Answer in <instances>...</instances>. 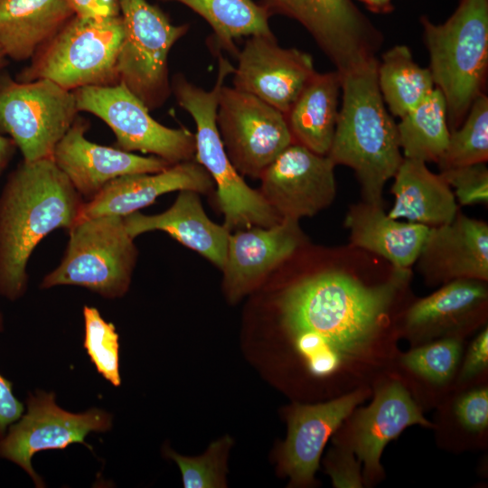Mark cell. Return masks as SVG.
Masks as SVG:
<instances>
[{
  "label": "cell",
  "instance_id": "obj_1",
  "mask_svg": "<svg viewBox=\"0 0 488 488\" xmlns=\"http://www.w3.org/2000/svg\"><path fill=\"white\" fill-rule=\"evenodd\" d=\"M410 277L395 268L383 282L324 270L288 286L277 300L292 350L312 379L334 398L371 387L395 371L402 313L398 304Z\"/></svg>",
  "mask_w": 488,
  "mask_h": 488
},
{
  "label": "cell",
  "instance_id": "obj_2",
  "mask_svg": "<svg viewBox=\"0 0 488 488\" xmlns=\"http://www.w3.org/2000/svg\"><path fill=\"white\" fill-rule=\"evenodd\" d=\"M82 196L52 157L23 161L0 198V294L10 300L26 288L27 263L50 232L70 230L78 221Z\"/></svg>",
  "mask_w": 488,
  "mask_h": 488
},
{
  "label": "cell",
  "instance_id": "obj_3",
  "mask_svg": "<svg viewBox=\"0 0 488 488\" xmlns=\"http://www.w3.org/2000/svg\"><path fill=\"white\" fill-rule=\"evenodd\" d=\"M377 58L342 74V107L327 154L334 165L352 168L364 202L382 206V191L403 161L397 123L378 84Z\"/></svg>",
  "mask_w": 488,
  "mask_h": 488
},
{
  "label": "cell",
  "instance_id": "obj_4",
  "mask_svg": "<svg viewBox=\"0 0 488 488\" xmlns=\"http://www.w3.org/2000/svg\"><path fill=\"white\" fill-rule=\"evenodd\" d=\"M217 56V79L210 90L179 73L171 80L172 94L195 123V160L209 173L217 187L218 203L224 215L223 225L230 231L271 227L282 219L260 192L250 188L232 165L218 130L219 95L227 77L232 75L234 66L221 52Z\"/></svg>",
  "mask_w": 488,
  "mask_h": 488
},
{
  "label": "cell",
  "instance_id": "obj_5",
  "mask_svg": "<svg viewBox=\"0 0 488 488\" xmlns=\"http://www.w3.org/2000/svg\"><path fill=\"white\" fill-rule=\"evenodd\" d=\"M435 87L446 103L449 131L482 93L488 66V0H460L442 23L421 16Z\"/></svg>",
  "mask_w": 488,
  "mask_h": 488
},
{
  "label": "cell",
  "instance_id": "obj_6",
  "mask_svg": "<svg viewBox=\"0 0 488 488\" xmlns=\"http://www.w3.org/2000/svg\"><path fill=\"white\" fill-rule=\"evenodd\" d=\"M123 37L120 15H74L36 52L15 79H46L71 91L119 83L117 63Z\"/></svg>",
  "mask_w": 488,
  "mask_h": 488
},
{
  "label": "cell",
  "instance_id": "obj_7",
  "mask_svg": "<svg viewBox=\"0 0 488 488\" xmlns=\"http://www.w3.org/2000/svg\"><path fill=\"white\" fill-rule=\"evenodd\" d=\"M136 258L137 249L124 217L79 220L69 230L61 263L43 277L40 287L79 286L106 298L120 297L128 290Z\"/></svg>",
  "mask_w": 488,
  "mask_h": 488
},
{
  "label": "cell",
  "instance_id": "obj_8",
  "mask_svg": "<svg viewBox=\"0 0 488 488\" xmlns=\"http://www.w3.org/2000/svg\"><path fill=\"white\" fill-rule=\"evenodd\" d=\"M124 37L118 57L119 82L151 111L172 94L168 55L188 24H174L146 0H118Z\"/></svg>",
  "mask_w": 488,
  "mask_h": 488
},
{
  "label": "cell",
  "instance_id": "obj_9",
  "mask_svg": "<svg viewBox=\"0 0 488 488\" xmlns=\"http://www.w3.org/2000/svg\"><path fill=\"white\" fill-rule=\"evenodd\" d=\"M79 112L73 91L50 80L18 81L0 73V130L24 161L52 157Z\"/></svg>",
  "mask_w": 488,
  "mask_h": 488
},
{
  "label": "cell",
  "instance_id": "obj_10",
  "mask_svg": "<svg viewBox=\"0 0 488 488\" xmlns=\"http://www.w3.org/2000/svg\"><path fill=\"white\" fill-rule=\"evenodd\" d=\"M73 93L80 112L90 113L109 127L117 148L151 154L171 164L193 159L195 136L186 128H171L157 122L123 83L83 87Z\"/></svg>",
  "mask_w": 488,
  "mask_h": 488
},
{
  "label": "cell",
  "instance_id": "obj_11",
  "mask_svg": "<svg viewBox=\"0 0 488 488\" xmlns=\"http://www.w3.org/2000/svg\"><path fill=\"white\" fill-rule=\"evenodd\" d=\"M374 397L368 407L353 410L341 425L335 443L363 464L362 481L367 486L384 476L381 454L389 442L413 425L435 427L423 415L401 378L391 372L372 387Z\"/></svg>",
  "mask_w": 488,
  "mask_h": 488
},
{
  "label": "cell",
  "instance_id": "obj_12",
  "mask_svg": "<svg viewBox=\"0 0 488 488\" xmlns=\"http://www.w3.org/2000/svg\"><path fill=\"white\" fill-rule=\"evenodd\" d=\"M216 122L227 155L241 175L259 178L293 143L281 111L225 84L219 95Z\"/></svg>",
  "mask_w": 488,
  "mask_h": 488
},
{
  "label": "cell",
  "instance_id": "obj_13",
  "mask_svg": "<svg viewBox=\"0 0 488 488\" xmlns=\"http://www.w3.org/2000/svg\"><path fill=\"white\" fill-rule=\"evenodd\" d=\"M26 407V413L0 438V457L19 465L36 487L45 486L32 465L37 452L64 449L73 443L90 447L85 443L86 436L108 431L112 426V416L99 408L79 414L62 409L56 404L53 392L37 390L30 394Z\"/></svg>",
  "mask_w": 488,
  "mask_h": 488
},
{
  "label": "cell",
  "instance_id": "obj_14",
  "mask_svg": "<svg viewBox=\"0 0 488 488\" xmlns=\"http://www.w3.org/2000/svg\"><path fill=\"white\" fill-rule=\"evenodd\" d=\"M265 6L301 23L340 74L376 58L384 42L352 0H266Z\"/></svg>",
  "mask_w": 488,
  "mask_h": 488
},
{
  "label": "cell",
  "instance_id": "obj_15",
  "mask_svg": "<svg viewBox=\"0 0 488 488\" xmlns=\"http://www.w3.org/2000/svg\"><path fill=\"white\" fill-rule=\"evenodd\" d=\"M334 166L327 155L292 143L261 174L259 192L281 219L314 216L335 197Z\"/></svg>",
  "mask_w": 488,
  "mask_h": 488
},
{
  "label": "cell",
  "instance_id": "obj_16",
  "mask_svg": "<svg viewBox=\"0 0 488 488\" xmlns=\"http://www.w3.org/2000/svg\"><path fill=\"white\" fill-rule=\"evenodd\" d=\"M237 59L233 88L254 95L284 115L316 72L309 53L281 47L274 33L249 36Z\"/></svg>",
  "mask_w": 488,
  "mask_h": 488
},
{
  "label": "cell",
  "instance_id": "obj_17",
  "mask_svg": "<svg viewBox=\"0 0 488 488\" xmlns=\"http://www.w3.org/2000/svg\"><path fill=\"white\" fill-rule=\"evenodd\" d=\"M485 282L455 279L414 302L401 315V337L412 347L441 338H465L486 320Z\"/></svg>",
  "mask_w": 488,
  "mask_h": 488
},
{
  "label": "cell",
  "instance_id": "obj_18",
  "mask_svg": "<svg viewBox=\"0 0 488 488\" xmlns=\"http://www.w3.org/2000/svg\"><path fill=\"white\" fill-rule=\"evenodd\" d=\"M88 123L79 117L56 145L52 159L75 190L88 200L115 178L153 174L172 165L155 155L141 156L87 139Z\"/></svg>",
  "mask_w": 488,
  "mask_h": 488
},
{
  "label": "cell",
  "instance_id": "obj_19",
  "mask_svg": "<svg viewBox=\"0 0 488 488\" xmlns=\"http://www.w3.org/2000/svg\"><path fill=\"white\" fill-rule=\"evenodd\" d=\"M372 390L361 388L324 403L296 404L291 408L287 437L280 452V466L291 484H312L326 442Z\"/></svg>",
  "mask_w": 488,
  "mask_h": 488
},
{
  "label": "cell",
  "instance_id": "obj_20",
  "mask_svg": "<svg viewBox=\"0 0 488 488\" xmlns=\"http://www.w3.org/2000/svg\"><path fill=\"white\" fill-rule=\"evenodd\" d=\"M298 221L282 219L271 227L230 232L223 272L229 297L237 300L286 263L304 244Z\"/></svg>",
  "mask_w": 488,
  "mask_h": 488
},
{
  "label": "cell",
  "instance_id": "obj_21",
  "mask_svg": "<svg viewBox=\"0 0 488 488\" xmlns=\"http://www.w3.org/2000/svg\"><path fill=\"white\" fill-rule=\"evenodd\" d=\"M416 262L431 285L462 278L487 281V223L458 211L450 222L429 228Z\"/></svg>",
  "mask_w": 488,
  "mask_h": 488
},
{
  "label": "cell",
  "instance_id": "obj_22",
  "mask_svg": "<svg viewBox=\"0 0 488 488\" xmlns=\"http://www.w3.org/2000/svg\"><path fill=\"white\" fill-rule=\"evenodd\" d=\"M213 186L211 175L195 159L172 164L157 173L123 175L84 202L78 221L103 215L125 217L170 192L192 190L209 193Z\"/></svg>",
  "mask_w": 488,
  "mask_h": 488
},
{
  "label": "cell",
  "instance_id": "obj_23",
  "mask_svg": "<svg viewBox=\"0 0 488 488\" xmlns=\"http://www.w3.org/2000/svg\"><path fill=\"white\" fill-rule=\"evenodd\" d=\"M124 222L133 239L147 231L162 230L220 269L224 266L230 231L208 218L197 192L179 191L175 202L165 211L154 215L135 211L125 216Z\"/></svg>",
  "mask_w": 488,
  "mask_h": 488
},
{
  "label": "cell",
  "instance_id": "obj_24",
  "mask_svg": "<svg viewBox=\"0 0 488 488\" xmlns=\"http://www.w3.org/2000/svg\"><path fill=\"white\" fill-rule=\"evenodd\" d=\"M351 243L389 261L395 268L408 269L416 263L429 227L399 221L380 205L362 202L352 206L345 217Z\"/></svg>",
  "mask_w": 488,
  "mask_h": 488
},
{
  "label": "cell",
  "instance_id": "obj_25",
  "mask_svg": "<svg viewBox=\"0 0 488 488\" xmlns=\"http://www.w3.org/2000/svg\"><path fill=\"white\" fill-rule=\"evenodd\" d=\"M390 189L394 204L388 215L429 228L450 222L458 211L452 188L420 160L403 158Z\"/></svg>",
  "mask_w": 488,
  "mask_h": 488
},
{
  "label": "cell",
  "instance_id": "obj_26",
  "mask_svg": "<svg viewBox=\"0 0 488 488\" xmlns=\"http://www.w3.org/2000/svg\"><path fill=\"white\" fill-rule=\"evenodd\" d=\"M74 15L67 0H0V49L31 60Z\"/></svg>",
  "mask_w": 488,
  "mask_h": 488
},
{
  "label": "cell",
  "instance_id": "obj_27",
  "mask_svg": "<svg viewBox=\"0 0 488 488\" xmlns=\"http://www.w3.org/2000/svg\"><path fill=\"white\" fill-rule=\"evenodd\" d=\"M340 90L336 70L315 72L285 115L293 143L327 155L338 118Z\"/></svg>",
  "mask_w": 488,
  "mask_h": 488
},
{
  "label": "cell",
  "instance_id": "obj_28",
  "mask_svg": "<svg viewBox=\"0 0 488 488\" xmlns=\"http://www.w3.org/2000/svg\"><path fill=\"white\" fill-rule=\"evenodd\" d=\"M464 349V338L446 337L412 347L399 353L395 372L418 404L448 396L454 390ZM424 405V406H425Z\"/></svg>",
  "mask_w": 488,
  "mask_h": 488
},
{
  "label": "cell",
  "instance_id": "obj_29",
  "mask_svg": "<svg viewBox=\"0 0 488 488\" xmlns=\"http://www.w3.org/2000/svg\"><path fill=\"white\" fill-rule=\"evenodd\" d=\"M404 158L437 163L450 136L446 103L435 88L418 106L400 117L397 124Z\"/></svg>",
  "mask_w": 488,
  "mask_h": 488
},
{
  "label": "cell",
  "instance_id": "obj_30",
  "mask_svg": "<svg viewBox=\"0 0 488 488\" xmlns=\"http://www.w3.org/2000/svg\"><path fill=\"white\" fill-rule=\"evenodd\" d=\"M378 84L390 113L399 118L436 87L429 68L419 66L406 45H395L378 64Z\"/></svg>",
  "mask_w": 488,
  "mask_h": 488
},
{
  "label": "cell",
  "instance_id": "obj_31",
  "mask_svg": "<svg viewBox=\"0 0 488 488\" xmlns=\"http://www.w3.org/2000/svg\"><path fill=\"white\" fill-rule=\"evenodd\" d=\"M181 3L201 15L213 31L219 50L232 54L238 51L234 40L242 36L272 34L270 12L253 0H160Z\"/></svg>",
  "mask_w": 488,
  "mask_h": 488
},
{
  "label": "cell",
  "instance_id": "obj_32",
  "mask_svg": "<svg viewBox=\"0 0 488 488\" xmlns=\"http://www.w3.org/2000/svg\"><path fill=\"white\" fill-rule=\"evenodd\" d=\"M488 159V98L480 94L462 124L450 132L447 146L436 163L441 171L486 163Z\"/></svg>",
  "mask_w": 488,
  "mask_h": 488
},
{
  "label": "cell",
  "instance_id": "obj_33",
  "mask_svg": "<svg viewBox=\"0 0 488 488\" xmlns=\"http://www.w3.org/2000/svg\"><path fill=\"white\" fill-rule=\"evenodd\" d=\"M85 336L83 346L97 371L113 386L121 384L119 343L115 326L103 319L92 306L83 307Z\"/></svg>",
  "mask_w": 488,
  "mask_h": 488
},
{
  "label": "cell",
  "instance_id": "obj_34",
  "mask_svg": "<svg viewBox=\"0 0 488 488\" xmlns=\"http://www.w3.org/2000/svg\"><path fill=\"white\" fill-rule=\"evenodd\" d=\"M230 443L228 437L213 442L203 455L196 458L184 457L171 450H167V455L179 465L185 488L222 487Z\"/></svg>",
  "mask_w": 488,
  "mask_h": 488
},
{
  "label": "cell",
  "instance_id": "obj_35",
  "mask_svg": "<svg viewBox=\"0 0 488 488\" xmlns=\"http://www.w3.org/2000/svg\"><path fill=\"white\" fill-rule=\"evenodd\" d=\"M458 391L451 400L449 418L453 419L456 429L470 436V440L483 442L488 429V388L479 384L473 388Z\"/></svg>",
  "mask_w": 488,
  "mask_h": 488
},
{
  "label": "cell",
  "instance_id": "obj_36",
  "mask_svg": "<svg viewBox=\"0 0 488 488\" xmlns=\"http://www.w3.org/2000/svg\"><path fill=\"white\" fill-rule=\"evenodd\" d=\"M441 176L461 205L487 203L488 170L484 163L443 170Z\"/></svg>",
  "mask_w": 488,
  "mask_h": 488
},
{
  "label": "cell",
  "instance_id": "obj_37",
  "mask_svg": "<svg viewBox=\"0 0 488 488\" xmlns=\"http://www.w3.org/2000/svg\"><path fill=\"white\" fill-rule=\"evenodd\" d=\"M488 368V329L485 327L471 343L461 367H459L454 390L467 388L486 374ZM453 390V391H454Z\"/></svg>",
  "mask_w": 488,
  "mask_h": 488
},
{
  "label": "cell",
  "instance_id": "obj_38",
  "mask_svg": "<svg viewBox=\"0 0 488 488\" xmlns=\"http://www.w3.org/2000/svg\"><path fill=\"white\" fill-rule=\"evenodd\" d=\"M333 455L328 472L332 476L334 486H362L361 464L355 459L354 455L339 447H336V451Z\"/></svg>",
  "mask_w": 488,
  "mask_h": 488
},
{
  "label": "cell",
  "instance_id": "obj_39",
  "mask_svg": "<svg viewBox=\"0 0 488 488\" xmlns=\"http://www.w3.org/2000/svg\"><path fill=\"white\" fill-rule=\"evenodd\" d=\"M3 330V315L0 312V332ZM23 412V405L13 392V383L0 373V438L9 426L17 421Z\"/></svg>",
  "mask_w": 488,
  "mask_h": 488
},
{
  "label": "cell",
  "instance_id": "obj_40",
  "mask_svg": "<svg viewBox=\"0 0 488 488\" xmlns=\"http://www.w3.org/2000/svg\"><path fill=\"white\" fill-rule=\"evenodd\" d=\"M75 15L108 17L120 15L118 0H67Z\"/></svg>",
  "mask_w": 488,
  "mask_h": 488
},
{
  "label": "cell",
  "instance_id": "obj_41",
  "mask_svg": "<svg viewBox=\"0 0 488 488\" xmlns=\"http://www.w3.org/2000/svg\"><path fill=\"white\" fill-rule=\"evenodd\" d=\"M15 147L16 146L11 138L0 135V174L7 166L14 153Z\"/></svg>",
  "mask_w": 488,
  "mask_h": 488
},
{
  "label": "cell",
  "instance_id": "obj_42",
  "mask_svg": "<svg viewBox=\"0 0 488 488\" xmlns=\"http://www.w3.org/2000/svg\"><path fill=\"white\" fill-rule=\"evenodd\" d=\"M371 12L388 14L393 11L392 0H359Z\"/></svg>",
  "mask_w": 488,
  "mask_h": 488
},
{
  "label": "cell",
  "instance_id": "obj_43",
  "mask_svg": "<svg viewBox=\"0 0 488 488\" xmlns=\"http://www.w3.org/2000/svg\"><path fill=\"white\" fill-rule=\"evenodd\" d=\"M7 60L8 59L5 57V55L0 49V73L3 71L4 68L6 66Z\"/></svg>",
  "mask_w": 488,
  "mask_h": 488
}]
</instances>
